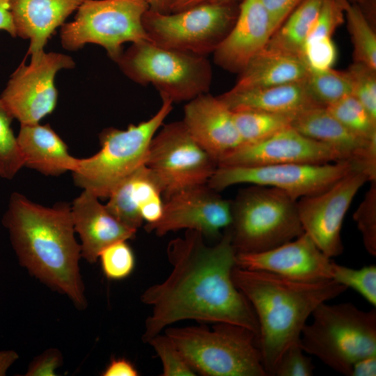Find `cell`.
I'll return each mask as SVG.
<instances>
[{
  "label": "cell",
  "mask_w": 376,
  "mask_h": 376,
  "mask_svg": "<svg viewBox=\"0 0 376 376\" xmlns=\"http://www.w3.org/2000/svg\"><path fill=\"white\" fill-rule=\"evenodd\" d=\"M301 347L299 343L290 346L281 356L274 376H311L315 366Z\"/></svg>",
  "instance_id": "cell-39"
},
{
  "label": "cell",
  "mask_w": 376,
  "mask_h": 376,
  "mask_svg": "<svg viewBox=\"0 0 376 376\" xmlns=\"http://www.w3.org/2000/svg\"><path fill=\"white\" fill-rule=\"evenodd\" d=\"M63 363V357L59 350L49 349L35 357L29 364L26 376H54L55 370Z\"/></svg>",
  "instance_id": "cell-40"
},
{
  "label": "cell",
  "mask_w": 376,
  "mask_h": 376,
  "mask_svg": "<svg viewBox=\"0 0 376 376\" xmlns=\"http://www.w3.org/2000/svg\"><path fill=\"white\" fill-rule=\"evenodd\" d=\"M308 69L300 56L263 49L244 69L233 88L249 89L303 80Z\"/></svg>",
  "instance_id": "cell-26"
},
{
  "label": "cell",
  "mask_w": 376,
  "mask_h": 376,
  "mask_svg": "<svg viewBox=\"0 0 376 376\" xmlns=\"http://www.w3.org/2000/svg\"><path fill=\"white\" fill-rule=\"evenodd\" d=\"M13 116L0 99V177L13 179L24 166L17 136L11 129Z\"/></svg>",
  "instance_id": "cell-32"
},
{
  "label": "cell",
  "mask_w": 376,
  "mask_h": 376,
  "mask_svg": "<svg viewBox=\"0 0 376 376\" xmlns=\"http://www.w3.org/2000/svg\"><path fill=\"white\" fill-rule=\"evenodd\" d=\"M300 57L308 70H325L332 68L336 58V49L330 37L315 39L304 43Z\"/></svg>",
  "instance_id": "cell-38"
},
{
  "label": "cell",
  "mask_w": 376,
  "mask_h": 376,
  "mask_svg": "<svg viewBox=\"0 0 376 376\" xmlns=\"http://www.w3.org/2000/svg\"><path fill=\"white\" fill-rule=\"evenodd\" d=\"M168 335L195 371L205 376H268L257 335L230 323L167 327Z\"/></svg>",
  "instance_id": "cell-6"
},
{
  "label": "cell",
  "mask_w": 376,
  "mask_h": 376,
  "mask_svg": "<svg viewBox=\"0 0 376 376\" xmlns=\"http://www.w3.org/2000/svg\"><path fill=\"white\" fill-rule=\"evenodd\" d=\"M324 0H302L272 35L266 51L300 56Z\"/></svg>",
  "instance_id": "cell-27"
},
{
  "label": "cell",
  "mask_w": 376,
  "mask_h": 376,
  "mask_svg": "<svg viewBox=\"0 0 376 376\" xmlns=\"http://www.w3.org/2000/svg\"><path fill=\"white\" fill-rule=\"evenodd\" d=\"M166 253L171 272L141 296V301L151 308L145 322L144 343L186 320L237 324L258 337L255 312L232 279L237 252L230 227L214 246L205 244L201 233L186 230L184 237L169 243Z\"/></svg>",
  "instance_id": "cell-1"
},
{
  "label": "cell",
  "mask_w": 376,
  "mask_h": 376,
  "mask_svg": "<svg viewBox=\"0 0 376 376\" xmlns=\"http://www.w3.org/2000/svg\"><path fill=\"white\" fill-rule=\"evenodd\" d=\"M273 33L262 1L242 0L233 27L213 52L214 61L226 70L240 72Z\"/></svg>",
  "instance_id": "cell-20"
},
{
  "label": "cell",
  "mask_w": 376,
  "mask_h": 376,
  "mask_svg": "<svg viewBox=\"0 0 376 376\" xmlns=\"http://www.w3.org/2000/svg\"><path fill=\"white\" fill-rule=\"evenodd\" d=\"M230 1L233 0H171L169 10L175 13L202 3Z\"/></svg>",
  "instance_id": "cell-45"
},
{
  "label": "cell",
  "mask_w": 376,
  "mask_h": 376,
  "mask_svg": "<svg viewBox=\"0 0 376 376\" xmlns=\"http://www.w3.org/2000/svg\"><path fill=\"white\" fill-rule=\"evenodd\" d=\"M135 366L125 358L113 359L102 372L103 376H138Z\"/></svg>",
  "instance_id": "cell-42"
},
{
  "label": "cell",
  "mask_w": 376,
  "mask_h": 376,
  "mask_svg": "<svg viewBox=\"0 0 376 376\" xmlns=\"http://www.w3.org/2000/svg\"><path fill=\"white\" fill-rule=\"evenodd\" d=\"M75 66L72 57L64 54L42 51L31 55L29 64L24 60L11 75L0 99L20 125L39 123L56 107V73Z\"/></svg>",
  "instance_id": "cell-13"
},
{
  "label": "cell",
  "mask_w": 376,
  "mask_h": 376,
  "mask_svg": "<svg viewBox=\"0 0 376 376\" xmlns=\"http://www.w3.org/2000/svg\"><path fill=\"white\" fill-rule=\"evenodd\" d=\"M376 354L363 357L356 361L352 368L350 376H375Z\"/></svg>",
  "instance_id": "cell-43"
},
{
  "label": "cell",
  "mask_w": 376,
  "mask_h": 376,
  "mask_svg": "<svg viewBox=\"0 0 376 376\" xmlns=\"http://www.w3.org/2000/svg\"><path fill=\"white\" fill-rule=\"evenodd\" d=\"M357 169L363 171L356 162L351 159L326 164L218 166L207 184L217 191L237 184L272 187L297 201L323 192L347 174Z\"/></svg>",
  "instance_id": "cell-11"
},
{
  "label": "cell",
  "mask_w": 376,
  "mask_h": 376,
  "mask_svg": "<svg viewBox=\"0 0 376 376\" xmlns=\"http://www.w3.org/2000/svg\"><path fill=\"white\" fill-rule=\"evenodd\" d=\"M305 81L310 95L321 107H326L352 95V82L347 71L332 68L321 71L308 70Z\"/></svg>",
  "instance_id": "cell-30"
},
{
  "label": "cell",
  "mask_w": 376,
  "mask_h": 376,
  "mask_svg": "<svg viewBox=\"0 0 376 376\" xmlns=\"http://www.w3.org/2000/svg\"><path fill=\"white\" fill-rule=\"evenodd\" d=\"M232 279L255 312L258 346L267 375H273L283 354L299 343L314 310L347 290L333 279L301 282L237 266Z\"/></svg>",
  "instance_id": "cell-3"
},
{
  "label": "cell",
  "mask_w": 376,
  "mask_h": 376,
  "mask_svg": "<svg viewBox=\"0 0 376 376\" xmlns=\"http://www.w3.org/2000/svg\"><path fill=\"white\" fill-rule=\"evenodd\" d=\"M19 355L14 350L0 351V376L6 375L8 368L18 359Z\"/></svg>",
  "instance_id": "cell-46"
},
{
  "label": "cell",
  "mask_w": 376,
  "mask_h": 376,
  "mask_svg": "<svg viewBox=\"0 0 376 376\" xmlns=\"http://www.w3.org/2000/svg\"><path fill=\"white\" fill-rule=\"evenodd\" d=\"M162 104L149 119L126 130L104 129L99 134L100 150L79 159L72 171L76 186L100 198H108L127 177L146 164L150 143L173 109V101L161 95Z\"/></svg>",
  "instance_id": "cell-5"
},
{
  "label": "cell",
  "mask_w": 376,
  "mask_h": 376,
  "mask_svg": "<svg viewBox=\"0 0 376 376\" xmlns=\"http://www.w3.org/2000/svg\"><path fill=\"white\" fill-rule=\"evenodd\" d=\"M326 108L354 134L367 139L376 137V120L354 95H349Z\"/></svg>",
  "instance_id": "cell-31"
},
{
  "label": "cell",
  "mask_w": 376,
  "mask_h": 376,
  "mask_svg": "<svg viewBox=\"0 0 376 376\" xmlns=\"http://www.w3.org/2000/svg\"><path fill=\"white\" fill-rule=\"evenodd\" d=\"M345 159H348L337 150L289 127L262 141L242 144L223 158L218 166L326 164Z\"/></svg>",
  "instance_id": "cell-16"
},
{
  "label": "cell",
  "mask_w": 376,
  "mask_h": 376,
  "mask_svg": "<svg viewBox=\"0 0 376 376\" xmlns=\"http://www.w3.org/2000/svg\"><path fill=\"white\" fill-rule=\"evenodd\" d=\"M352 1H353L356 3H363L365 1V0H352Z\"/></svg>",
  "instance_id": "cell-48"
},
{
  "label": "cell",
  "mask_w": 376,
  "mask_h": 376,
  "mask_svg": "<svg viewBox=\"0 0 376 376\" xmlns=\"http://www.w3.org/2000/svg\"><path fill=\"white\" fill-rule=\"evenodd\" d=\"M375 71L365 64L356 61L347 70L352 82V95L376 120Z\"/></svg>",
  "instance_id": "cell-36"
},
{
  "label": "cell",
  "mask_w": 376,
  "mask_h": 376,
  "mask_svg": "<svg viewBox=\"0 0 376 376\" xmlns=\"http://www.w3.org/2000/svg\"><path fill=\"white\" fill-rule=\"evenodd\" d=\"M331 279L351 288L373 306H376V266L368 265L354 269L333 261Z\"/></svg>",
  "instance_id": "cell-33"
},
{
  "label": "cell",
  "mask_w": 376,
  "mask_h": 376,
  "mask_svg": "<svg viewBox=\"0 0 376 376\" xmlns=\"http://www.w3.org/2000/svg\"><path fill=\"white\" fill-rule=\"evenodd\" d=\"M162 364V376H195L196 373L173 340L165 333L151 338L148 343Z\"/></svg>",
  "instance_id": "cell-35"
},
{
  "label": "cell",
  "mask_w": 376,
  "mask_h": 376,
  "mask_svg": "<svg viewBox=\"0 0 376 376\" xmlns=\"http://www.w3.org/2000/svg\"><path fill=\"white\" fill-rule=\"evenodd\" d=\"M304 327L299 345L336 372L350 376L358 360L376 354V311L350 302L320 304Z\"/></svg>",
  "instance_id": "cell-4"
},
{
  "label": "cell",
  "mask_w": 376,
  "mask_h": 376,
  "mask_svg": "<svg viewBox=\"0 0 376 376\" xmlns=\"http://www.w3.org/2000/svg\"><path fill=\"white\" fill-rule=\"evenodd\" d=\"M291 127L356 162L370 182L376 180V137L367 139L354 134L324 107H311L296 113Z\"/></svg>",
  "instance_id": "cell-19"
},
{
  "label": "cell",
  "mask_w": 376,
  "mask_h": 376,
  "mask_svg": "<svg viewBox=\"0 0 376 376\" xmlns=\"http://www.w3.org/2000/svg\"><path fill=\"white\" fill-rule=\"evenodd\" d=\"M98 259L104 276L110 280L126 279L135 267L134 254L127 240L109 245L101 251Z\"/></svg>",
  "instance_id": "cell-34"
},
{
  "label": "cell",
  "mask_w": 376,
  "mask_h": 376,
  "mask_svg": "<svg viewBox=\"0 0 376 376\" xmlns=\"http://www.w3.org/2000/svg\"><path fill=\"white\" fill-rule=\"evenodd\" d=\"M86 0H10L17 36L30 40L27 55L44 51L56 29Z\"/></svg>",
  "instance_id": "cell-22"
},
{
  "label": "cell",
  "mask_w": 376,
  "mask_h": 376,
  "mask_svg": "<svg viewBox=\"0 0 376 376\" xmlns=\"http://www.w3.org/2000/svg\"><path fill=\"white\" fill-rule=\"evenodd\" d=\"M131 80L153 85L173 102L207 93L212 67L206 56L164 48L149 40L132 43L116 62Z\"/></svg>",
  "instance_id": "cell-8"
},
{
  "label": "cell",
  "mask_w": 376,
  "mask_h": 376,
  "mask_svg": "<svg viewBox=\"0 0 376 376\" xmlns=\"http://www.w3.org/2000/svg\"><path fill=\"white\" fill-rule=\"evenodd\" d=\"M146 165L158 178L164 199L182 189L207 184L218 167L182 120L168 123L155 134Z\"/></svg>",
  "instance_id": "cell-12"
},
{
  "label": "cell",
  "mask_w": 376,
  "mask_h": 376,
  "mask_svg": "<svg viewBox=\"0 0 376 376\" xmlns=\"http://www.w3.org/2000/svg\"><path fill=\"white\" fill-rule=\"evenodd\" d=\"M366 251L376 256V180L370 186L363 200L353 214Z\"/></svg>",
  "instance_id": "cell-37"
},
{
  "label": "cell",
  "mask_w": 376,
  "mask_h": 376,
  "mask_svg": "<svg viewBox=\"0 0 376 376\" xmlns=\"http://www.w3.org/2000/svg\"><path fill=\"white\" fill-rule=\"evenodd\" d=\"M233 115L242 144L262 141L291 127L295 116L256 110L233 111Z\"/></svg>",
  "instance_id": "cell-28"
},
{
  "label": "cell",
  "mask_w": 376,
  "mask_h": 376,
  "mask_svg": "<svg viewBox=\"0 0 376 376\" xmlns=\"http://www.w3.org/2000/svg\"><path fill=\"white\" fill-rule=\"evenodd\" d=\"M207 184L192 186L173 194L164 201L160 219L144 228L163 236L182 229L218 237L230 226L232 201L224 198Z\"/></svg>",
  "instance_id": "cell-15"
},
{
  "label": "cell",
  "mask_w": 376,
  "mask_h": 376,
  "mask_svg": "<svg viewBox=\"0 0 376 376\" xmlns=\"http://www.w3.org/2000/svg\"><path fill=\"white\" fill-rule=\"evenodd\" d=\"M354 45L356 62L376 70V36L361 9L349 0H340Z\"/></svg>",
  "instance_id": "cell-29"
},
{
  "label": "cell",
  "mask_w": 376,
  "mask_h": 376,
  "mask_svg": "<svg viewBox=\"0 0 376 376\" xmlns=\"http://www.w3.org/2000/svg\"><path fill=\"white\" fill-rule=\"evenodd\" d=\"M182 121L217 164L242 144L233 111L219 97L207 93L188 101Z\"/></svg>",
  "instance_id": "cell-18"
},
{
  "label": "cell",
  "mask_w": 376,
  "mask_h": 376,
  "mask_svg": "<svg viewBox=\"0 0 376 376\" xmlns=\"http://www.w3.org/2000/svg\"><path fill=\"white\" fill-rule=\"evenodd\" d=\"M162 197V187L158 178L144 164L113 190L105 206L119 221L137 230L143 222V211L163 203Z\"/></svg>",
  "instance_id": "cell-25"
},
{
  "label": "cell",
  "mask_w": 376,
  "mask_h": 376,
  "mask_svg": "<svg viewBox=\"0 0 376 376\" xmlns=\"http://www.w3.org/2000/svg\"><path fill=\"white\" fill-rule=\"evenodd\" d=\"M148 8L143 0H86L74 20L62 25L61 45L70 51L88 43L99 45L116 62L124 43L149 40L143 26Z\"/></svg>",
  "instance_id": "cell-9"
},
{
  "label": "cell",
  "mask_w": 376,
  "mask_h": 376,
  "mask_svg": "<svg viewBox=\"0 0 376 376\" xmlns=\"http://www.w3.org/2000/svg\"><path fill=\"white\" fill-rule=\"evenodd\" d=\"M17 142L24 166L51 176L74 171L79 159L70 155L68 147L49 125H20Z\"/></svg>",
  "instance_id": "cell-24"
},
{
  "label": "cell",
  "mask_w": 376,
  "mask_h": 376,
  "mask_svg": "<svg viewBox=\"0 0 376 376\" xmlns=\"http://www.w3.org/2000/svg\"><path fill=\"white\" fill-rule=\"evenodd\" d=\"M71 214L76 233L81 239V256L95 263L101 251L120 240L133 239L137 232L116 219L93 193L84 190L74 199Z\"/></svg>",
  "instance_id": "cell-21"
},
{
  "label": "cell",
  "mask_w": 376,
  "mask_h": 376,
  "mask_svg": "<svg viewBox=\"0 0 376 376\" xmlns=\"http://www.w3.org/2000/svg\"><path fill=\"white\" fill-rule=\"evenodd\" d=\"M297 202L272 187L253 185L240 190L232 201L230 226L236 252L267 251L301 235Z\"/></svg>",
  "instance_id": "cell-7"
},
{
  "label": "cell",
  "mask_w": 376,
  "mask_h": 376,
  "mask_svg": "<svg viewBox=\"0 0 376 376\" xmlns=\"http://www.w3.org/2000/svg\"><path fill=\"white\" fill-rule=\"evenodd\" d=\"M10 0H0V30L9 33L12 37L17 36L10 10Z\"/></svg>",
  "instance_id": "cell-44"
},
{
  "label": "cell",
  "mask_w": 376,
  "mask_h": 376,
  "mask_svg": "<svg viewBox=\"0 0 376 376\" xmlns=\"http://www.w3.org/2000/svg\"><path fill=\"white\" fill-rule=\"evenodd\" d=\"M237 12L232 1L202 3L168 13L148 8L143 26L149 40L158 46L206 56L230 31Z\"/></svg>",
  "instance_id": "cell-10"
},
{
  "label": "cell",
  "mask_w": 376,
  "mask_h": 376,
  "mask_svg": "<svg viewBox=\"0 0 376 376\" xmlns=\"http://www.w3.org/2000/svg\"><path fill=\"white\" fill-rule=\"evenodd\" d=\"M218 97L232 111L256 110L295 115L311 107H321L310 95L305 79L264 88H233Z\"/></svg>",
  "instance_id": "cell-23"
},
{
  "label": "cell",
  "mask_w": 376,
  "mask_h": 376,
  "mask_svg": "<svg viewBox=\"0 0 376 376\" xmlns=\"http://www.w3.org/2000/svg\"><path fill=\"white\" fill-rule=\"evenodd\" d=\"M19 265L52 290L63 294L79 310L87 307L79 261L81 245L75 237L71 206L36 203L11 194L2 218Z\"/></svg>",
  "instance_id": "cell-2"
},
{
  "label": "cell",
  "mask_w": 376,
  "mask_h": 376,
  "mask_svg": "<svg viewBox=\"0 0 376 376\" xmlns=\"http://www.w3.org/2000/svg\"><path fill=\"white\" fill-rule=\"evenodd\" d=\"M274 33L302 0H261Z\"/></svg>",
  "instance_id": "cell-41"
},
{
  "label": "cell",
  "mask_w": 376,
  "mask_h": 376,
  "mask_svg": "<svg viewBox=\"0 0 376 376\" xmlns=\"http://www.w3.org/2000/svg\"><path fill=\"white\" fill-rule=\"evenodd\" d=\"M368 181L369 178L363 171L354 170L323 192L297 202L304 232L330 258L343 251V219L355 195Z\"/></svg>",
  "instance_id": "cell-14"
},
{
  "label": "cell",
  "mask_w": 376,
  "mask_h": 376,
  "mask_svg": "<svg viewBox=\"0 0 376 376\" xmlns=\"http://www.w3.org/2000/svg\"><path fill=\"white\" fill-rule=\"evenodd\" d=\"M149 9L160 13H169V8L171 0H143Z\"/></svg>",
  "instance_id": "cell-47"
},
{
  "label": "cell",
  "mask_w": 376,
  "mask_h": 376,
  "mask_svg": "<svg viewBox=\"0 0 376 376\" xmlns=\"http://www.w3.org/2000/svg\"><path fill=\"white\" fill-rule=\"evenodd\" d=\"M236 266L301 282L331 279L332 263L306 233L280 246L257 253H237Z\"/></svg>",
  "instance_id": "cell-17"
}]
</instances>
